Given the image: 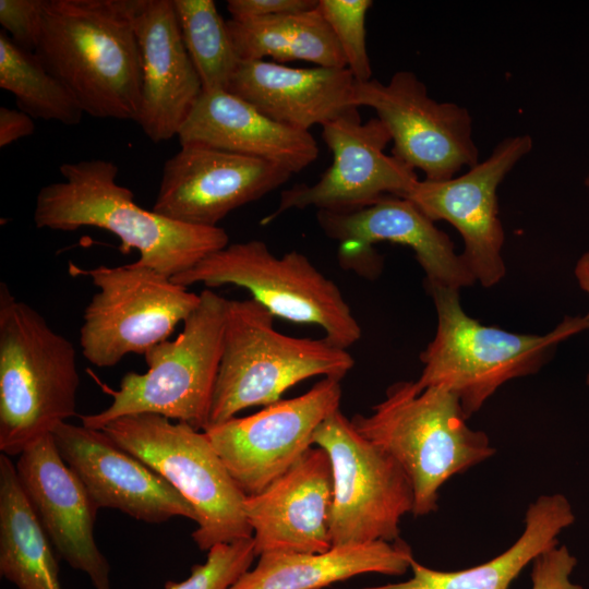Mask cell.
Listing matches in <instances>:
<instances>
[{
  "mask_svg": "<svg viewBox=\"0 0 589 589\" xmlns=\"http://www.w3.org/2000/svg\"><path fill=\"white\" fill-rule=\"evenodd\" d=\"M62 181L43 187L34 209L37 228L74 231L96 227L117 236L124 254L168 277L181 274L228 244L221 227L183 224L141 207L133 192L116 182L119 168L106 159L63 163Z\"/></svg>",
  "mask_w": 589,
  "mask_h": 589,
  "instance_id": "1",
  "label": "cell"
},
{
  "mask_svg": "<svg viewBox=\"0 0 589 589\" xmlns=\"http://www.w3.org/2000/svg\"><path fill=\"white\" fill-rule=\"evenodd\" d=\"M140 0H46L35 53L84 113L136 121L141 55L134 27Z\"/></svg>",
  "mask_w": 589,
  "mask_h": 589,
  "instance_id": "2",
  "label": "cell"
},
{
  "mask_svg": "<svg viewBox=\"0 0 589 589\" xmlns=\"http://www.w3.org/2000/svg\"><path fill=\"white\" fill-rule=\"evenodd\" d=\"M350 420L408 476L414 516L435 512L438 490L449 478L495 453L484 432L467 425L457 396L441 386L420 388L416 381L396 382L372 413Z\"/></svg>",
  "mask_w": 589,
  "mask_h": 589,
  "instance_id": "3",
  "label": "cell"
},
{
  "mask_svg": "<svg viewBox=\"0 0 589 589\" xmlns=\"http://www.w3.org/2000/svg\"><path fill=\"white\" fill-rule=\"evenodd\" d=\"M76 350L0 284V450L20 455L76 413Z\"/></svg>",
  "mask_w": 589,
  "mask_h": 589,
  "instance_id": "4",
  "label": "cell"
},
{
  "mask_svg": "<svg viewBox=\"0 0 589 589\" xmlns=\"http://www.w3.org/2000/svg\"><path fill=\"white\" fill-rule=\"evenodd\" d=\"M437 326L420 353L423 363L418 387L441 386L455 394L467 419L504 383L536 373L558 344L589 329V313L565 317L545 335L507 332L483 325L462 309L459 290L426 287Z\"/></svg>",
  "mask_w": 589,
  "mask_h": 589,
  "instance_id": "5",
  "label": "cell"
},
{
  "mask_svg": "<svg viewBox=\"0 0 589 589\" xmlns=\"http://www.w3.org/2000/svg\"><path fill=\"white\" fill-rule=\"evenodd\" d=\"M275 316L254 299L229 300L223 352L208 425L252 406H268L296 384L314 376L341 380L353 368L350 353L326 337L279 333Z\"/></svg>",
  "mask_w": 589,
  "mask_h": 589,
  "instance_id": "6",
  "label": "cell"
},
{
  "mask_svg": "<svg viewBox=\"0 0 589 589\" xmlns=\"http://www.w3.org/2000/svg\"><path fill=\"white\" fill-rule=\"evenodd\" d=\"M228 299L207 288L173 340H165L145 354V373L128 372L112 402L103 411L81 416L82 425L100 430L118 418L154 413L203 431L223 352Z\"/></svg>",
  "mask_w": 589,
  "mask_h": 589,
  "instance_id": "7",
  "label": "cell"
},
{
  "mask_svg": "<svg viewBox=\"0 0 589 589\" xmlns=\"http://www.w3.org/2000/svg\"><path fill=\"white\" fill-rule=\"evenodd\" d=\"M100 430L191 503L197 514L192 538L200 550L252 538L247 496L203 431L154 413L124 416Z\"/></svg>",
  "mask_w": 589,
  "mask_h": 589,
  "instance_id": "8",
  "label": "cell"
},
{
  "mask_svg": "<svg viewBox=\"0 0 589 589\" xmlns=\"http://www.w3.org/2000/svg\"><path fill=\"white\" fill-rule=\"evenodd\" d=\"M183 287L235 285L275 317L320 326L328 340L347 349L361 337V327L339 287L302 253L274 255L262 240L227 244L190 269L171 277Z\"/></svg>",
  "mask_w": 589,
  "mask_h": 589,
  "instance_id": "9",
  "label": "cell"
},
{
  "mask_svg": "<svg viewBox=\"0 0 589 589\" xmlns=\"http://www.w3.org/2000/svg\"><path fill=\"white\" fill-rule=\"evenodd\" d=\"M69 273L88 277L98 289L80 328L82 353L98 368L113 366L130 353L144 356L167 340L200 303V293L135 262L93 268L70 263Z\"/></svg>",
  "mask_w": 589,
  "mask_h": 589,
  "instance_id": "10",
  "label": "cell"
},
{
  "mask_svg": "<svg viewBox=\"0 0 589 589\" xmlns=\"http://www.w3.org/2000/svg\"><path fill=\"white\" fill-rule=\"evenodd\" d=\"M313 443L332 464V546L398 540L400 520L413 509L412 485L398 462L363 437L339 409L317 426Z\"/></svg>",
  "mask_w": 589,
  "mask_h": 589,
  "instance_id": "11",
  "label": "cell"
},
{
  "mask_svg": "<svg viewBox=\"0 0 589 589\" xmlns=\"http://www.w3.org/2000/svg\"><path fill=\"white\" fill-rule=\"evenodd\" d=\"M352 103L376 112L390 134L392 155L421 170L425 180H449L479 163L469 111L431 98L424 83L410 71L396 72L387 83L356 82Z\"/></svg>",
  "mask_w": 589,
  "mask_h": 589,
  "instance_id": "12",
  "label": "cell"
},
{
  "mask_svg": "<svg viewBox=\"0 0 589 589\" xmlns=\"http://www.w3.org/2000/svg\"><path fill=\"white\" fill-rule=\"evenodd\" d=\"M340 380L323 377L306 393L233 417L203 432L245 496L260 493L311 448L314 432L339 409Z\"/></svg>",
  "mask_w": 589,
  "mask_h": 589,
  "instance_id": "13",
  "label": "cell"
},
{
  "mask_svg": "<svg viewBox=\"0 0 589 589\" xmlns=\"http://www.w3.org/2000/svg\"><path fill=\"white\" fill-rule=\"evenodd\" d=\"M322 137L333 154L330 167L313 184L284 190L278 207L262 219V225L289 209L345 212L387 196L405 197L419 181L413 169L385 154L392 137L377 117L362 123L358 109H353L322 125Z\"/></svg>",
  "mask_w": 589,
  "mask_h": 589,
  "instance_id": "14",
  "label": "cell"
},
{
  "mask_svg": "<svg viewBox=\"0 0 589 589\" xmlns=\"http://www.w3.org/2000/svg\"><path fill=\"white\" fill-rule=\"evenodd\" d=\"M532 146L528 134L508 136L461 176L444 181L419 180L404 197L432 221L445 220L457 229L465 243L461 256L476 281L485 288L498 284L506 273L497 188Z\"/></svg>",
  "mask_w": 589,
  "mask_h": 589,
  "instance_id": "15",
  "label": "cell"
},
{
  "mask_svg": "<svg viewBox=\"0 0 589 589\" xmlns=\"http://www.w3.org/2000/svg\"><path fill=\"white\" fill-rule=\"evenodd\" d=\"M322 231L339 244L345 268L374 276L381 266L373 245L392 242L410 248L425 274V285L454 289L472 286L476 279L449 237L412 202L399 196L352 211H318Z\"/></svg>",
  "mask_w": 589,
  "mask_h": 589,
  "instance_id": "16",
  "label": "cell"
},
{
  "mask_svg": "<svg viewBox=\"0 0 589 589\" xmlns=\"http://www.w3.org/2000/svg\"><path fill=\"white\" fill-rule=\"evenodd\" d=\"M291 175L263 159L181 145L163 166L152 211L183 224L218 227L230 212L279 188Z\"/></svg>",
  "mask_w": 589,
  "mask_h": 589,
  "instance_id": "17",
  "label": "cell"
},
{
  "mask_svg": "<svg viewBox=\"0 0 589 589\" xmlns=\"http://www.w3.org/2000/svg\"><path fill=\"white\" fill-rule=\"evenodd\" d=\"M52 436L97 508L119 509L148 524L172 517L197 521L194 507L180 492L103 430L62 422Z\"/></svg>",
  "mask_w": 589,
  "mask_h": 589,
  "instance_id": "18",
  "label": "cell"
},
{
  "mask_svg": "<svg viewBox=\"0 0 589 589\" xmlns=\"http://www.w3.org/2000/svg\"><path fill=\"white\" fill-rule=\"evenodd\" d=\"M19 481L53 550L84 572L95 589H110V567L94 537L97 506L61 457L52 433L20 454Z\"/></svg>",
  "mask_w": 589,
  "mask_h": 589,
  "instance_id": "19",
  "label": "cell"
},
{
  "mask_svg": "<svg viewBox=\"0 0 589 589\" xmlns=\"http://www.w3.org/2000/svg\"><path fill=\"white\" fill-rule=\"evenodd\" d=\"M332 498L330 459L323 448L311 447L263 491L245 497L244 509L256 555L330 549Z\"/></svg>",
  "mask_w": 589,
  "mask_h": 589,
  "instance_id": "20",
  "label": "cell"
},
{
  "mask_svg": "<svg viewBox=\"0 0 589 589\" xmlns=\"http://www.w3.org/2000/svg\"><path fill=\"white\" fill-rule=\"evenodd\" d=\"M134 27L142 69L135 122L159 143L178 136L203 86L184 47L172 0H140Z\"/></svg>",
  "mask_w": 589,
  "mask_h": 589,
  "instance_id": "21",
  "label": "cell"
},
{
  "mask_svg": "<svg viewBox=\"0 0 589 589\" xmlns=\"http://www.w3.org/2000/svg\"><path fill=\"white\" fill-rule=\"evenodd\" d=\"M347 68H291L264 60L240 61L228 92L268 118L308 131L358 109Z\"/></svg>",
  "mask_w": 589,
  "mask_h": 589,
  "instance_id": "22",
  "label": "cell"
},
{
  "mask_svg": "<svg viewBox=\"0 0 589 589\" xmlns=\"http://www.w3.org/2000/svg\"><path fill=\"white\" fill-rule=\"evenodd\" d=\"M180 145H201L300 172L318 156L308 131L279 123L228 91L203 92L178 133Z\"/></svg>",
  "mask_w": 589,
  "mask_h": 589,
  "instance_id": "23",
  "label": "cell"
},
{
  "mask_svg": "<svg viewBox=\"0 0 589 589\" xmlns=\"http://www.w3.org/2000/svg\"><path fill=\"white\" fill-rule=\"evenodd\" d=\"M259 557L256 566L229 589H322L368 573L404 575L414 560L401 539L338 545L316 553H265Z\"/></svg>",
  "mask_w": 589,
  "mask_h": 589,
  "instance_id": "24",
  "label": "cell"
},
{
  "mask_svg": "<svg viewBox=\"0 0 589 589\" xmlns=\"http://www.w3.org/2000/svg\"><path fill=\"white\" fill-rule=\"evenodd\" d=\"M574 521L575 514L566 496L541 495L529 505L525 529L516 542L488 562L446 572L413 560L409 579L360 589H508L536 557L558 545V534Z\"/></svg>",
  "mask_w": 589,
  "mask_h": 589,
  "instance_id": "25",
  "label": "cell"
},
{
  "mask_svg": "<svg viewBox=\"0 0 589 589\" xmlns=\"http://www.w3.org/2000/svg\"><path fill=\"white\" fill-rule=\"evenodd\" d=\"M52 544L19 481L0 455V573L17 589H61Z\"/></svg>",
  "mask_w": 589,
  "mask_h": 589,
  "instance_id": "26",
  "label": "cell"
},
{
  "mask_svg": "<svg viewBox=\"0 0 589 589\" xmlns=\"http://www.w3.org/2000/svg\"><path fill=\"white\" fill-rule=\"evenodd\" d=\"M240 61L271 57L279 62L303 60L315 67L346 68L339 44L317 10L255 19L227 21Z\"/></svg>",
  "mask_w": 589,
  "mask_h": 589,
  "instance_id": "27",
  "label": "cell"
},
{
  "mask_svg": "<svg viewBox=\"0 0 589 589\" xmlns=\"http://www.w3.org/2000/svg\"><path fill=\"white\" fill-rule=\"evenodd\" d=\"M0 87L33 119L76 125L83 118L84 111L70 91L34 51L14 44L4 31L0 32Z\"/></svg>",
  "mask_w": 589,
  "mask_h": 589,
  "instance_id": "28",
  "label": "cell"
},
{
  "mask_svg": "<svg viewBox=\"0 0 589 589\" xmlns=\"http://www.w3.org/2000/svg\"><path fill=\"white\" fill-rule=\"evenodd\" d=\"M180 33L203 92L228 91L240 63L227 21L213 0H172Z\"/></svg>",
  "mask_w": 589,
  "mask_h": 589,
  "instance_id": "29",
  "label": "cell"
},
{
  "mask_svg": "<svg viewBox=\"0 0 589 589\" xmlns=\"http://www.w3.org/2000/svg\"><path fill=\"white\" fill-rule=\"evenodd\" d=\"M370 0H318L321 12L334 33L346 60V68L357 83L372 79L366 50L365 17Z\"/></svg>",
  "mask_w": 589,
  "mask_h": 589,
  "instance_id": "30",
  "label": "cell"
},
{
  "mask_svg": "<svg viewBox=\"0 0 589 589\" xmlns=\"http://www.w3.org/2000/svg\"><path fill=\"white\" fill-rule=\"evenodd\" d=\"M255 556L253 538L217 544L185 580L169 581L166 589H229L250 569Z\"/></svg>",
  "mask_w": 589,
  "mask_h": 589,
  "instance_id": "31",
  "label": "cell"
},
{
  "mask_svg": "<svg viewBox=\"0 0 589 589\" xmlns=\"http://www.w3.org/2000/svg\"><path fill=\"white\" fill-rule=\"evenodd\" d=\"M45 3L46 0H0V24L21 48L35 52Z\"/></svg>",
  "mask_w": 589,
  "mask_h": 589,
  "instance_id": "32",
  "label": "cell"
},
{
  "mask_svg": "<svg viewBox=\"0 0 589 589\" xmlns=\"http://www.w3.org/2000/svg\"><path fill=\"white\" fill-rule=\"evenodd\" d=\"M531 564V589H582L570 578L577 558L565 545L545 551Z\"/></svg>",
  "mask_w": 589,
  "mask_h": 589,
  "instance_id": "33",
  "label": "cell"
},
{
  "mask_svg": "<svg viewBox=\"0 0 589 589\" xmlns=\"http://www.w3.org/2000/svg\"><path fill=\"white\" fill-rule=\"evenodd\" d=\"M318 0H229L227 9L235 21H249L313 10Z\"/></svg>",
  "mask_w": 589,
  "mask_h": 589,
  "instance_id": "34",
  "label": "cell"
},
{
  "mask_svg": "<svg viewBox=\"0 0 589 589\" xmlns=\"http://www.w3.org/2000/svg\"><path fill=\"white\" fill-rule=\"evenodd\" d=\"M34 131V119L29 115L21 109L0 107V147L29 136Z\"/></svg>",
  "mask_w": 589,
  "mask_h": 589,
  "instance_id": "35",
  "label": "cell"
},
{
  "mask_svg": "<svg viewBox=\"0 0 589 589\" xmlns=\"http://www.w3.org/2000/svg\"><path fill=\"white\" fill-rule=\"evenodd\" d=\"M575 277L579 287L589 296V251L585 252L577 261L574 268ZM586 382L589 386V373Z\"/></svg>",
  "mask_w": 589,
  "mask_h": 589,
  "instance_id": "36",
  "label": "cell"
},
{
  "mask_svg": "<svg viewBox=\"0 0 589 589\" xmlns=\"http://www.w3.org/2000/svg\"><path fill=\"white\" fill-rule=\"evenodd\" d=\"M585 185H586V188H587L588 191H589V175H588L587 178L585 179Z\"/></svg>",
  "mask_w": 589,
  "mask_h": 589,
  "instance_id": "37",
  "label": "cell"
}]
</instances>
